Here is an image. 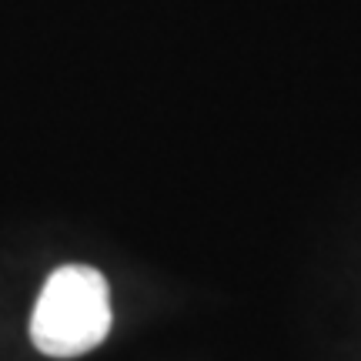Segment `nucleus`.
<instances>
[{
    "instance_id": "1",
    "label": "nucleus",
    "mask_w": 361,
    "mask_h": 361,
    "mask_svg": "<svg viewBox=\"0 0 361 361\" xmlns=\"http://www.w3.org/2000/svg\"><path fill=\"white\" fill-rule=\"evenodd\" d=\"M111 331V291L101 271L84 264L57 268L34 308L30 338L51 358H78Z\"/></svg>"
}]
</instances>
